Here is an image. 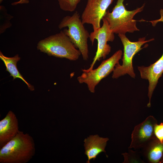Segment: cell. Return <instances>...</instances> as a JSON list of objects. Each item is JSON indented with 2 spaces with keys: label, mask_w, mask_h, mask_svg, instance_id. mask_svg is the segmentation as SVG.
Wrapping results in <instances>:
<instances>
[{
  "label": "cell",
  "mask_w": 163,
  "mask_h": 163,
  "mask_svg": "<svg viewBox=\"0 0 163 163\" xmlns=\"http://www.w3.org/2000/svg\"><path fill=\"white\" fill-rule=\"evenodd\" d=\"M35 153L33 138L20 131L0 149V163H26Z\"/></svg>",
  "instance_id": "obj_1"
},
{
  "label": "cell",
  "mask_w": 163,
  "mask_h": 163,
  "mask_svg": "<svg viewBox=\"0 0 163 163\" xmlns=\"http://www.w3.org/2000/svg\"><path fill=\"white\" fill-rule=\"evenodd\" d=\"M37 48L49 56L71 61L77 60L81 55L63 30L40 40L37 43Z\"/></svg>",
  "instance_id": "obj_2"
},
{
  "label": "cell",
  "mask_w": 163,
  "mask_h": 163,
  "mask_svg": "<svg viewBox=\"0 0 163 163\" xmlns=\"http://www.w3.org/2000/svg\"><path fill=\"white\" fill-rule=\"evenodd\" d=\"M124 0H117L111 12L107 11L104 17L107 20L110 29L116 34H124L139 31L136 26V21L133 19L137 13L142 11L144 4L140 8L133 11H128L123 4Z\"/></svg>",
  "instance_id": "obj_3"
},
{
  "label": "cell",
  "mask_w": 163,
  "mask_h": 163,
  "mask_svg": "<svg viewBox=\"0 0 163 163\" xmlns=\"http://www.w3.org/2000/svg\"><path fill=\"white\" fill-rule=\"evenodd\" d=\"M84 24L79 14L76 11L72 16L67 15L63 18L58 27L59 29L68 27V29H65L63 31L80 51L83 60L86 61L89 56L88 40L90 34Z\"/></svg>",
  "instance_id": "obj_4"
},
{
  "label": "cell",
  "mask_w": 163,
  "mask_h": 163,
  "mask_svg": "<svg viewBox=\"0 0 163 163\" xmlns=\"http://www.w3.org/2000/svg\"><path fill=\"white\" fill-rule=\"evenodd\" d=\"M118 36L121 40L123 46V53L122 59V64H117L114 70L112 78H117L126 74L129 75L132 78H135L136 76L133 66V59L135 55L145 46L142 48V46L147 42L154 40L152 38L145 40V37L139 38L138 40L133 42L130 41L125 34H119Z\"/></svg>",
  "instance_id": "obj_5"
},
{
  "label": "cell",
  "mask_w": 163,
  "mask_h": 163,
  "mask_svg": "<svg viewBox=\"0 0 163 163\" xmlns=\"http://www.w3.org/2000/svg\"><path fill=\"white\" fill-rule=\"evenodd\" d=\"M122 54V51L119 50L109 58L103 61L96 69L90 71L82 69V75L77 78L78 81L80 84H86L90 92L94 93L96 86L103 79L113 72L115 65L119 63Z\"/></svg>",
  "instance_id": "obj_6"
},
{
  "label": "cell",
  "mask_w": 163,
  "mask_h": 163,
  "mask_svg": "<svg viewBox=\"0 0 163 163\" xmlns=\"http://www.w3.org/2000/svg\"><path fill=\"white\" fill-rule=\"evenodd\" d=\"M102 26L96 30L91 32L89 39L93 45L95 39L97 41V51L93 59V61L89 68L86 69L90 71L93 69L94 65L97 61L101 59H104L111 51L110 46L107 44L108 41L112 42L114 39V33L110 29L108 23L103 17L102 20Z\"/></svg>",
  "instance_id": "obj_7"
},
{
  "label": "cell",
  "mask_w": 163,
  "mask_h": 163,
  "mask_svg": "<svg viewBox=\"0 0 163 163\" xmlns=\"http://www.w3.org/2000/svg\"><path fill=\"white\" fill-rule=\"evenodd\" d=\"M113 0H87L81 16L82 23L91 24L93 31L100 28L101 21Z\"/></svg>",
  "instance_id": "obj_8"
},
{
  "label": "cell",
  "mask_w": 163,
  "mask_h": 163,
  "mask_svg": "<svg viewBox=\"0 0 163 163\" xmlns=\"http://www.w3.org/2000/svg\"><path fill=\"white\" fill-rule=\"evenodd\" d=\"M156 120L152 116H148L143 122L136 126L131 134L129 148L145 147L154 139V129Z\"/></svg>",
  "instance_id": "obj_9"
},
{
  "label": "cell",
  "mask_w": 163,
  "mask_h": 163,
  "mask_svg": "<svg viewBox=\"0 0 163 163\" xmlns=\"http://www.w3.org/2000/svg\"><path fill=\"white\" fill-rule=\"evenodd\" d=\"M138 69L141 78L148 80V107L151 106V99L153 92L158 83V80L163 73V53L161 57L156 62L148 67L138 66Z\"/></svg>",
  "instance_id": "obj_10"
},
{
  "label": "cell",
  "mask_w": 163,
  "mask_h": 163,
  "mask_svg": "<svg viewBox=\"0 0 163 163\" xmlns=\"http://www.w3.org/2000/svg\"><path fill=\"white\" fill-rule=\"evenodd\" d=\"M20 131L18 119L14 113L10 110L0 121V148L13 138Z\"/></svg>",
  "instance_id": "obj_11"
},
{
  "label": "cell",
  "mask_w": 163,
  "mask_h": 163,
  "mask_svg": "<svg viewBox=\"0 0 163 163\" xmlns=\"http://www.w3.org/2000/svg\"><path fill=\"white\" fill-rule=\"evenodd\" d=\"M109 139L107 138L100 137L98 135H90L85 139V154L88 159L87 163H90L91 159L94 160L101 153L106 152L105 149Z\"/></svg>",
  "instance_id": "obj_12"
},
{
  "label": "cell",
  "mask_w": 163,
  "mask_h": 163,
  "mask_svg": "<svg viewBox=\"0 0 163 163\" xmlns=\"http://www.w3.org/2000/svg\"><path fill=\"white\" fill-rule=\"evenodd\" d=\"M0 58L4 63L6 67V70L10 73V76L13 77V80L16 78H20L25 83L30 91L34 90V86L27 82L19 72L17 69V62L21 59V58L18 54H17L13 57H7L4 56L0 51Z\"/></svg>",
  "instance_id": "obj_13"
},
{
  "label": "cell",
  "mask_w": 163,
  "mask_h": 163,
  "mask_svg": "<svg viewBox=\"0 0 163 163\" xmlns=\"http://www.w3.org/2000/svg\"><path fill=\"white\" fill-rule=\"evenodd\" d=\"M163 153V143H153L149 147L147 154L149 161L152 163L158 162L161 160Z\"/></svg>",
  "instance_id": "obj_14"
},
{
  "label": "cell",
  "mask_w": 163,
  "mask_h": 163,
  "mask_svg": "<svg viewBox=\"0 0 163 163\" xmlns=\"http://www.w3.org/2000/svg\"><path fill=\"white\" fill-rule=\"evenodd\" d=\"M60 8L65 11L72 12L76 8L81 0H58Z\"/></svg>",
  "instance_id": "obj_15"
},
{
  "label": "cell",
  "mask_w": 163,
  "mask_h": 163,
  "mask_svg": "<svg viewBox=\"0 0 163 163\" xmlns=\"http://www.w3.org/2000/svg\"><path fill=\"white\" fill-rule=\"evenodd\" d=\"M154 134L160 142L163 143V123L160 124H156L154 127Z\"/></svg>",
  "instance_id": "obj_16"
},
{
  "label": "cell",
  "mask_w": 163,
  "mask_h": 163,
  "mask_svg": "<svg viewBox=\"0 0 163 163\" xmlns=\"http://www.w3.org/2000/svg\"><path fill=\"white\" fill-rule=\"evenodd\" d=\"M160 13L161 17L159 19L149 21L152 23L153 26H155L157 23L159 22H163V9H161L160 10Z\"/></svg>",
  "instance_id": "obj_17"
},
{
  "label": "cell",
  "mask_w": 163,
  "mask_h": 163,
  "mask_svg": "<svg viewBox=\"0 0 163 163\" xmlns=\"http://www.w3.org/2000/svg\"><path fill=\"white\" fill-rule=\"evenodd\" d=\"M28 2V0H20L18 2H14L12 4L13 5H16L19 4L27 3Z\"/></svg>",
  "instance_id": "obj_18"
}]
</instances>
